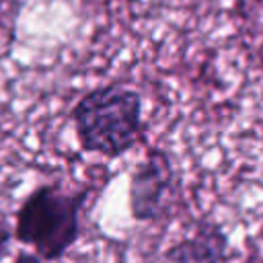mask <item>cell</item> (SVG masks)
Listing matches in <instances>:
<instances>
[{
	"mask_svg": "<svg viewBox=\"0 0 263 263\" xmlns=\"http://www.w3.org/2000/svg\"><path fill=\"white\" fill-rule=\"evenodd\" d=\"M14 238V228L10 226V222L6 220V216L0 214V263L4 261V257L10 253V242Z\"/></svg>",
	"mask_w": 263,
	"mask_h": 263,
	"instance_id": "cell-5",
	"label": "cell"
},
{
	"mask_svg": "<svg viewBox=\"0 0 263 263\" xmlns=\"http://www.w3.org/2000/svg\"><path fill=\"white\" fill-rule=\"evenodd\" d=\"M70 115L84 152L117 158L136 144L142 132V97L121 84L97 86L76 101Z\"/></svg>",
	"mask_w": 263,
	"mask_h": 263,
	"instance_id": "cell-1",
	"label": "cell"
},
{
	"mask_svg": "<svg viewBox=\"0 0 263 263\" xmlns=\"http://www.w3.org/2000/svg\"><path fill=\"white\" fill-rule=\"evenodd\" d=\"M177 175L168 152L150 148L129 177V214L136 222H156L168 210Z\"/></svg>",
	"mask_w": 263,
	"mask_h": 263,
	"instance_id": "cell-3",
	"label": "cell"
},
{
	"mask_svg": "<svg viewBox=\"0 0 263 263\" xmlns=\"http://www.w3.org/2000/svg\"><path fill=\"white\" fill-rule=\"evenodd\" d=\"M228 249L230 240L224 228L214 220H201L191 234L166 249L164 259L166 263H224Z\"/></svg>",
	"mask_w": 263,
	"mask_h": 263,
	"instance_id": "cell-4",
	"label": "cell"
},
{
	"mask_svg": "<svg viewBox=\"0 0 263 263\" xmlns=\"http://www.w3.org/2000/svg\"><path fill=\"white\" fill-rule=\"evenodd\" d=\"M259 2H263V0H259Z\"/></svg>",
	"mask_w": 263,
	"mask_h": 263,
	"instance_id": "cell-7",
	"label": "cell"
},
{
	"mask_svg": "<svg viewBox=\"0 0 263 263\" xmlns=\"http://www.w3.org/2000/svg\"><path fill=\"white\" fill-rule=\"evenodd\" d=\"M12 263H43V257H41L37 251H35V253H29V251H18Z\"/></svg>",
	"mask_w": 263,
	"mask_h": 263,
	"instance_id": "cell-6",
	"label": "cell"
},
{
	"mask_svg": "<svg viewBox=\"0 0 263 263\" xmlns=\"http://www.w3.org/2000/svg\"><path fill=\"white\" fill-rule=\"evenodd\" d=\"M84 199V191H68L60 185L33 189L16 210L14 238L33 247L43 261H60L80 236Z\"/></svg>",
	"mask_w": 263,
	"mask_h": 263,
	"instance_id": "cell-2",
	"label": "cell"
}]
</instances>
